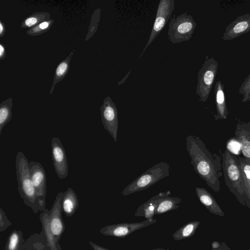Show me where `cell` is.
I'll use <instances>...</instances> for the list:
<instances>
[{"label":"cell","instance_id":"obj_1","mask_svg":"<svg viewBox=\"0 0 250 250\" xmlns=\"http://www.w3.org/2000/svg\"><path fill=\"white\" fill-rule=\"evenodd\" d=\"M186 148L195 172L214 192L220 191V178L222 176V164L220 156L212 154L198 136L189 135L186 138Z\"/></svg>","mask_w":250,"mask_h":250},{"label":"cell","instance_id":"obj_2","mask_svg":"<svg viewBox=\"0 0 250 250\" xmlns=\"http://www.w3.org/2000/svg\"><path fill=\"white\" fill-rule=\"evenodd\" d=\"M27 158L21 151L16 156L15 167L18 190L24 204L34 213L45 209V203L38 195L31 180Z\"/></svg>","mask_w":250,"mask_h":250},{"label":"cell","instance_id":"obj_3","mask_svg":"<svg viewBox=\"0 0 250 250\" xmlns=\"http://www.w3.org/2000/svg\"><path fill=\"white\" fill-rule=\"evenodd\" d=\"M222 164L226 186L238 202L246 206L243 176L237 157L226 149L222 153Z\"/></svg>","mask_w":250,"mask_h":250},{"label":"cell","instance_id":"obj_4","mask_svg":"<svg viewBox=\"0 0 250 250\" xmlns=\"http://www.w3.org/2000/svg\"><path fill=\"white\" fill-rule=\"evenodd\" d=\"M170 166L161 162L152 166L128 185L121 192L124 196L145 190L169 175Z\"/></svg>","mask_w":250,"mask_h":250},{"label":"cell","instance_id":"obj_5","mask_svg":"<svg viewBox=\"0 0 250 250\" xmlns=\"http://www.w3.org/2000/svg\"><path fill=\"white\" fill-rule=\"evenodd\" d=\"M196 23L192 16L185 12L177 17L170 18L167 31L168 38L172 43L189 40L192 36Z\"/></svg>","mask_w":250,"mask_h":250},{"label":"cell","instance_id":"obj_6","mask_svg":"<svg viewBox=\"0 0 250 250\" xmlns=\"http://www.w3.org/2000/svg\"><path fill=\"white\" fill-rule=\"evenodd\" d=\"M218 67V62L213 58L206 57L197 77L196 94L200 101L205 102L208 100L213 85Z\"/></svg>","mask_w":250,"mask_h":250},{"label":"cell","instance_id":"obj_7","mask_svg":"<svg viewBox=\"0 0 250 250\" xmlns=\"http://www.w3.org/2000/svg\"><path fill=\"white\" fill-rule=\"evenodd\" d=\"M174 5L175 1L173 0H161L160 1L150 35L139 59L165 27L174 9Z\"/></svg>","mask_w":250,"mask_h":250},{"label":"cell","instance_id":"obj_8","mask_svg":"<svg viewBox=\"0 0 250 250\" xmlns=\"http://www.w3.org/2000/svg\"><path fill=\"white\" fill-rule=\"evenodd\" d=\"M102 124L104 129L117 142V132L119 126L118 110L115 104L109 96L104 100L100 107Z\"/></svg>","mask_w":250,"mask_h":250},{"label":"cell","instance_id":"obj_9","mask_svg":"<svg viewBox=\"0 0 250 250\" xmlns=\"http://www.w3.org/2000/svg\"><path fill=\"white\" fill-rule=\"evenodd\" d=\"M156 222V219L152 218L146 219L141 222L122 223L107 225L102 228L100 232L105 236L125 238L132 232L153 224Z\"/></svg>","mask_w":250,"mask_h":250},{"label":"cell","instance_id":"obj_10","mask_svg":"<svg viewBox=\"0 0 250 250\" xmlns=\"http://www.w3.org/2000/svg\"><path fill=\"white\" fill-rule=\"evenodd\" d=\"M51 156L54 169L58 177L65 178L68 173L66 152L60 139L53 137L51 143Z\"/></svg>","mask_w":250,"mask_h":250},{"label":"cell","instance_id":"obj_11","mask_svg":"<svg viewBox=\"0 0 250 250\" xmlns=\"http://www.w3.org/2000/svg\"><path fill=\"white\" fill-rule=\"evenodd\" d=\"M63 192L58 193L50 210L49 225L50 231L59 242L65 230V225L62 215L61 201Z\"/></svg>","mask_w":250,"mask_h":250},{"label":"cell","instance_id":"obj_12","mask_svg":"<svg viewBox=\"0 0 250 250\" xmlns=\"http://www.w3.org/2000/svg\"><path fill=\"white\" fill-rule=\"evenodd\" d=\"M29 168L34 187L40 198L46 203L47 186L45 171L40 163L33 161L29 163Z\"/></svg>","mask_w":250,"mask_h":250},{"label":"cell","instance_id":"obj_13","mask_svg":"<svg viewBox=\"0 0 250 250\" xmlns=\"http://www.w3.org/2000/svg\"><path fill=\"white\" fill-rule=\"evenodd\" d=\"M249 32L250 13H248L239 16L226 27L222 39L231 40Z\"/></svg>","mask_w":250,"mask_h":250},{"label":"cell","instance_id":"obj_14","mask_svg":"<svg viewBox=\"0 0 250 250\" xmlns=\"http://www.w3.org/2000/svg\"><path fill=\"white\" fill-rule=\"evenodd\" d=\"M234 137L240 143L243 157L250 164V122L239 121L236 126Z\"/></svg>","mask_w":250,"mask_h":250},{"label":"cell","instance_id":"obj_15","mask_svg":"<svg viewBox=\"0 0 250 250\" xmlns=\"http://www.w3.org/2000/svg\"><path fill=\"white\" fill-rule=\"evenodd\" d=\"M195 191L200 202L210 213L221 217L225 215L224 212L215 199L206 188L202 187H196Z\"/></svg>","mask_w":250,"mask_h":250},{"label":"cell","instance_id":"obj_16","mask_svg":"<svg viewBox=\"0 0 250 250\" xmlns=\"http://www.w3.org/2000/svg\"><path fill=\"white\" fill-rule=\"evenodd\" d=\"M215 95L217 111L216 115L214 116L216 120L226 119L228 110L224 93V86L220 81L215 83Z\"/></svg>","mask_w":250,"mask_h":250},{"label":"cell","instance_id":"obj_17","mask_svg":"<svg viewBox=\"0 0 250 250\" xmlns=\"http://www.w3.org/2000/svg\"><path fill=\"white\" fill-rule=\"evenodd\" d=\"M166 193L167 192H160L140 206L135 213V216L144 217L148 219L153 218L159 201Z\"/></svg>","mask_w":250,"mask_h":250},{"label":"cell","instance_id":"obj_18","mask_svg":"<svg viewBox=\"0 0 250 250\" xmlns=\"http://www.w3.org/2000/svg\"><path fill=\"white\" fill-rule=\"evenodd\" d=\"M79 200L75 191L69 188L63 192L61 201L62 210L66 216L71 217L79 207Z\"/></svg>","mask_w":250,"mask_h":250},{"label":"cell","instance_id":"obj_19","mask_svg":"<svg viewBox=\"0 0 250 250\" xmlns=\"http://www.w3.org/2000/svg\"><path fill=\"white\" fill-rule=\"evenodd\" d=\"M49 214L50 210L45 208L40 215L39 218L42 226L41 232L45 237L50 250H62L50 231L49 225Z\"/></svg>","mask_w":250,"mask_h":250},{"label":"cell","instance_id":"obj_20","mask_svg":"<svg viewBox=\"0 0 250 250\" xmlns=\"http://www.w3.org/2000/svg\"><path fill=\"white\" fill-rule=\"evenodd\" d=\"M170 191H167L166 195L159 201L155 211V215H160L173 210L180 207L181 199L178 197H170Z\"/></svg>","mask_w":250,"mask_h":250},{"label":"cell","instance_id":"obj_21","mask_svg":"<svg viewBox=\"0 0 250 250\" xmlns=\"http://www.w3.org/2000/svg\"><path fill=\"white\" fill-rule=\"evenodd\" d=\"M237 160L243 176L246 206L250 209V164L243 157Z\"/></svg>","mask_w":250,"mask_h":250},{"label":"cell","instance_id":"obj_22","mask_svg":"<svg viewBox=\"0 0 250 250\" xmlns=\"http://www.w3.org/2000/svg\"><path fill=\"white\" fill-rule=\"evenodd\" d=\"M74 51L70 53L65 59L62 60L57 66L53 78V84L51 87L50 94L51 95L54 90L55 85L62 81L68 74L70 68V63Z\"/></svg>","mask_w":250,"mask_h":250},{"label":"cell","instance_id":"obj_23","mask_svg":"<svg viewBox=\"0 0 250 250\" xmlns=\"http://www.w3.org/2000/svg\"><path fill=\"white\" fill-rule=\"evenodd\" d=\"M24 250H50L42 232L33 234L24 242Z\"/></svg>","mask_w":250,"mask_h":250},{"label":"cell","instance_id":"obj_24","mask_svg":"<svg viewBox=\"0 0 250 250\" xmlns=\"http://www.w3.org/2000/svg\"><path fill=\"white\" fill-rule=\"evenodd\" d=\"M200 224V221H194L182 226L172 234L174 240L179 241L191 237L194 234Z\"/></svg>","mask_w":250,"mask_h":250},{"label":"cell","instance_id":"obj_25","mask_svg":"<svg viewBox=\"0 0 250 250\" xmlns=\"http://www.w3.org/2000/svg\"><path fill=\"white\" fill-rule=\"evenodd\" d=\"M50 19V14L47 12H35L23 20L21 27L30 29L41 22Z\"/></svg>","mask_w":250,"mask_h":250},{"label":"cell","instance_id":"obj_26","mask_svg":"<svg viewBox=\"0 0 250 250\" xmlns=\"http://www.w3.org/2000/svg\"><path fill=\"white\" fill-rule=\"evenodd\" d=\"M24 240L21 230H13L7 239L5 250H24Z\"/></svg>","mask_w":250,"mask_h":250},{"label":"cell","instance_id":"obj_27","mask_svg":"<svg viewBox=\"0 0 250 250\" xmlns=\"http://www.w3.org/2000/svg\"><path fill=\"white\" fill-rule=\"evenodd\" d=\"M12 105V98L6 99L0 104V136L5 125L11 120Z\"/></svg>","mask_w":250,"mask_h":250},{"label":"cell","instance_id":"obj_28","mask_svg":"<svg viewBox=\"0 0 250 250\" xmlns=\"http://www.w3.org/2000/svg\"><path fill=\"white\" fill-rule=\"evenodd\" d=\"M54 22V20L52 19L44 21L33 28L29 29L26 31V33L30 36H37L43 34L51 28Z\"/></svg>","mask_w":250,"mask_h":250},{"label":"cell","instance_id":"obj_29","mask_svg":"<svg viewBox=\"0 0 250 250\" xmlns=\"http://www.w3.org/2000/svg\"><path fill=\"white\" fill-rule=\"evenodd\" d=\"M238 93L242 96V102H246L248 98L250 96V73L242 83Z\"/></svg>","mask_w":250,"mask_h":250},{"label":"cell","instance_id":"obj_30","mask_svg":"<svg viewBox=\"0 0 250 250\" xmlns=\"http://www.w3.org/2000/svg\"><path fill=\"white\" fill-rule=\"evenodd\" d=\"M226 149L229 152L238 155L241 151V146L239 142L234 137L230 138L226 143Z\"/></svg>","mask_w":250,"mask_h":250},{"label":"cell","instance_id":"obj_31","mask_svg":"<svg viewBox=\"0 0 250 250\" xmlns=\"http://www.w3.org/2000/svg\"><path fill=\"white\" fill-rule=\"evenodd\" d=\"M11 225L4 210L0 208V231H4Z\"/></svg>","mask_w":250,"mask_h":250},{"label":"cell","instance_id":"obj_32","mask_svg":"<svg viewBox=\"0 0 250 250\" xmlns=\"http://www.w3.org/2000/svg\"><path fill=\"white\" fill-rule=\"evenodd\" d=\"M89 244L93 250H110L102 246H99L97 244L91 241L89 242Z\"/></svg>","mask_w":250,"mask_h":250},{"label":"cell","instance_id":"obj_33","mask_svg":"<svg viewBox=\"0 0 250 250\" xmlns=\"http://www.w3.org/2000/svg\"><path fill=\"white\" fill-rule=\"evenodd\" d=\"M6 57V50L5 46L2 43H0V60H3Z\"/></svg>","mask_w":250,"mask_h":250},{"label":"cell","instance_id":"obj_34","mask_svg":"<svg viewBox=\"0 0 250 250\" xmlns=\"http://www.w3.org/2000/svg\"><path fill=\"white\" fill-rule=\"evenodd\" d=\"M210 250H231L225 242L221 243L220 247L217 249H211Z\"/></svg>","mask_w":250,"mask_h":250},{"label":"cell","instance_id":"obj_35","mask_svg":"<svg viewBox=\"0 0 250 250\" xmlns=\"http://www.w3.org/2000/svg\"><path fill=\"white\" fill-rule=\"evenodd\" d=\"M5 25L2 21H0V37H2L5 33Z\"/></svg>","mask_w":250,"mask_h":250},{"label":"cell","instance_id":"obj_36","mask_svg":"<svg viewBox=\"0 0 250 250\" xmlns=\"http://www.w3.org/2000/svg\"><path fill=\"white\" fill-rule=\"evenodd\" d=\"M221 243L217 241H214L212 244V249H217L220 247Z\"/></svg>","mask_w":250,"mask_h":250},{"label":"cell","instance_id":"obj_37","mask_svg":"<svg viewBox=\"0 0 250 250\" xmlns=\"http://www.w3.org/2000/svg\"><path fill=\"white\" fill-rule=\"evenodd\" d=\"M170 250L169 249H163V248H157V249H153V250Z\"/></svg>","mask_w":250,"mask_h":250},{"label":"cell","instance_id":"obj_38","mask_svg":"<svg viewBox=\"0 0 250 250\" xmlns=\"http://www.w3.org/2000/svg\"><path fill=\"white\" fill-rule=\"evenodd\" d=\"M247 102H249L250 104V96L249 97V98H248L247 99Z\"/></svg>","mask_w":250,"mask_h":250},{"label":"cell","instance_id":"obj_39","mask_svg":"<svg viewBox=\"0 0 250 250\" xmlns=\"http://www.w3.org/2000/svg\"></svg>","mask_w":250,"mask_h":250}]
</instances>
